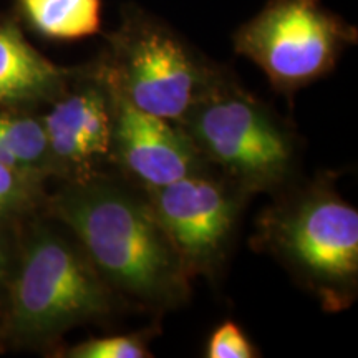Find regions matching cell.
I'll use <instances>...</instances> for the list:
<instances>
[{
	"label": "cell",
	"mask_w": 358,
	"mask_h": 358,
	"mask_svg": "<svg viewBox=\"0 0 358 358\" xmlns=\"http://www.w3.org/2000/svg\"><path fill=\"white\" fill-rule=\"evenodd\" d=\"M208 358H254L259 353L236 322H224L209 338Z\"/></svg>",
	"instance_id": "15"
},
{
	"label": "cell",
	"mask_w": 358,
	"mask_h": 358,
	"mask_svg": "<svg viewBox=\"0 0 358 358\" xmlns=\"http://www.w3.org/2000/svg\"><path fill=\"white\" fill-rule=\"evenodd\" d=\"M12 274V254L6 237L0 234V287Z\"/></svg>",
	"instance_id": "16"
},
{
	"label": "cell",
	"mask_w": 358,
	"mask_h": 358,
	"mask_svg": "<svg viewBox=\"0 0 358 358\" xmlns=\"http://www.w3.org/2000/svg\"><path fill=\"white\" fill-rule=\"evenodd\" d=\"M178 124L203 158L221 168L244 194L274 189L292 169L294 146L287 131L229 78Z\"/></svg>",
	"instance_id": "5"
},
{
	"label": "cell",
	"mask_w": 358,
	"mask_h": 358,
	"mask_svg": "<svg viewBox=\"0 0 358 358\" xmlns=\"http://www.w3.org/2000/svg\"><path fill=\"white\" fill-rule=\"evenodd\" d=\"M35 32L50 40H80L101 30V0H17Z\"/></svg>",
	"instance_id": "11"
},
{
	"label": "cell",
	"mask_w": 358,
	"mask_h": 358,
	"mask_svg": "<svg viewBox=\"0 0 358 358\" xmlns=\"http://www.w3.org/2000/svg\"><path fill=\"white\" fill-rule=\"evenodd\" d=\"M146 196L187 274L213 272L229 248L244 192L203 171Z\"/></svg>",
	"instance_id": "7"
},
{
	"label": "cell",
	"mask_w": 358,
	"mask_h": 358,
	"mask_svg": "<svg viewBox=\"0 0 358 358\" xmlns=\"http://www.w3.org/2000/svg\"><path fill=\"white\" fill-rule=\"evenodd\" d=\"M93 69L113 95L174 123L227 78L166 24L133 7Z\"/></svg>",
	"instance_id": "3"
},
{
	"label": "cell",
	"mask_w": 358,
	"mask_h": 358,
	"mask_svg": "<svg viewBox=\"0 0 358 358\" xmlns=\"http://www.w3.org/2000/svg\"><path fill=\"white\" fill-rule=\"evenodd\" d=\"M34 48L13 19L0 20V108L29 111L52 103L73 78Z\"/></svg>",
	"instance_id": "10"
},
{
	"label": "cell",
	"mask_w": 358,
	"mask_h": 358,
	"mask_svg": "<svg viewBox=\"0 0 358 358\" xmlns=\"http://www.w3.org/2000/svg\"><path fill=\"white\" fill-rule=\"evenodd\" d=\"M0 163L43 179L53 176L50 150L40 116L0 108Z\"/></svg>",
	"instance_id": "12"
},
{
	"label": "cell",
	"mask_w": 358,
	"mask_h": 358,
	"mask_svg": "<svg viewBox=\"0 0 358 358\" xmlns=\"http://www.w3.org/2000/svg\"><path fill=\"white\" fill-rule=\"evenodd\" d=\"M116 295L146 307H174L189 295L191 275L159 226L150 201L101 176L66 181L48 199Z\"/></svg>",
	"instance_id": "1"
},
{
	"label": "cell",
	"mask_w": 358,
	"mask_h": 358,
	"mask_svg": "<svg viewBox=\"0 0 358 358\" xmlns=\"http://www.w3.org/2000/svg\"><path fill=\"white\" fill-rule=\"evenodd\" d=\"M43 178L0 163V222L32 213L43 201Z\"/></svg>",
	"instance_id": "13"
},
{
	"label": "cell",
	"mask_w": 358,
	"mask_h": 358,
	"mask_svg": "<svg viewBox=\"0 0 358 358\" xmlns=\"http://www.w3.org/2000/svg\"><path fill=\"white\" fill-rule=\"evenodd\" d=\"M12 272L6 332L19 345H43L113 310L116 294L80 244L50 226L29 231Z\"/></svg>",
	"instance_id": "2"
},
{
	"label": "cell",
	"mask_w": 358,
	"mask_h": 358,
	"mask_svg": "<svg viewBox=\"0 0 358 358\" xmlns=\"http://www.w3.org/2000/svg\"><path fill=\"white\" fill-rule=\"evenodd\" d=\"M40 116L53 176L82 181L100 174L111 161V93L93 66L75 71L64 92Z\"/></svg>",
	"instance_id": "8"
},
{
	"label": "cell",
	"mask_w": 358,
	"mask_h": 358,
	"mask_svg": "<svg viewBox=\"0 0 358 358\" xmlns=\"http://www.w3.org/2000/svg\"><path fill=\"white\" fill-rule=\"evenodd\" d=\"M62 357L69 358H146L151 357L146 338L140 334L111 335L92 338L66 348Z\"/></svg>",
	"instance_id": "14"
},
{
	"label": "cell",
	"mask_w": 358,
	"mask_h": 358,
	"mask_svg": "<svg viewBox=\"0 0 358 358\" xmlns=\"http://www.w3.org/2000/svg\"><path fill=\"white\" fill-rule=\"evenodd\" d=\"M355 42V27L322 0H268L234 34V50L254 62L282 93L325 77Z\"/></svg>",
	"instance_id": "6"
},
{
	"label": "cell",
	"mask_w": 358,
	"mask_h": 358,
	"mask_svg": "<svg viewBox=\"0 0 358 358\" xmlns=\"http://www.w3.org/2000/svg\"><path fill=\"white\" fill-rule=\"evenodd\" d=\"M111 111V161L146 192L206 171L208 161L178 123L138 110L113 93Z\"/></svg>",
	"instance_id": "9"
},
{
	"label": "cell",
	"mask_w": 358,
	"mask_h": 358,
	"mask_svg": "<svg viewBox=\"0 0 358 358\" xmlns=\"http://www.w3.org/2000/svg\"><path fill=\"white\" fill-rule=\"evenodd\" d=\"M259 243L279 257L327 310L347 308L358 284V211L325 185L275 204L259 221Z\"/></svg>",
	"instance_id": "4"
}]
</instances>
